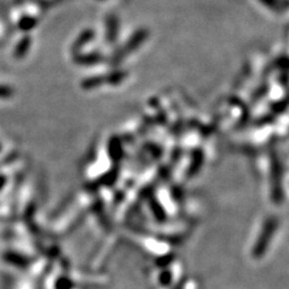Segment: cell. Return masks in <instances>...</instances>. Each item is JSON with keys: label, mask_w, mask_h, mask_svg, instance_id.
Segmentation results:
<instances>
[{"label": "cell", "mask_w": 289, "mask_h": 289, "mask_svg": "<svg viewBox=\"0 0 289 289\" xmlns=\"http://www.w3.org/2000/svg\"><path fill=\"white\" fill-rule=\"evenodd\" d=\"M146 37H147V30H144V29H140V30H138L134 35L130 37V40L127 42V45H124L123 53H129V52L137 50L139 46H140L141 43L146 40Z\"/></svg>", "instance_id": "cell-1"}, {"label": "cell", "mask_w": 289, "mask_h": 289, "mask_svg": "<svg viewBox=\"0 0 289 289\" xmlns=\"http://www.w3.org/2000/svg\"><path fill=\"white\" fill-rule=\"evenodd\" d=\"M93 37L94 31L92 30V29H86V30H83L76 39V41L72 43V52H74V53L79 52L83 46H86L87 43L91 42L92 40H93Z\"/></svg>", "instance_id": "cell-2"}, {"label": "cell", "mask_w": 289, "mask_h": 289, "mask_svg": "<svg viewBox=\"0 0 289 289\" xmlns=\"http://www.w3.org/2000/svg\"><path fill=\"white\" fill-rule=\"evenodd\" d=\"M106 39L108 41L111 43L116 40V37L118 35V21L115 16H109L106 19Z\"/></svg>", "instance_id": "cell-3"}, {"label": "cell", "mask_w": 289, "mask_h": 289, "mask_svg": "<svg viewBox=\"0 0 289 289\" xmlns=\"http://www.w3.org/2000/svg\"><path fill=\"white\" fill-rule=\"evenodd\" d=\"M30 46H31V37L29 35L24 36L21 40V41H19L16 45V48H14V52H13V56L16 57L17 59H22V58L28 53Z\"/></svg>", "instance_id": "cell-4"}, {"label": "cell", "mask_w": 289, "mask_h": 289, "mask_svg": "<svg viewBox=\"0 0 289 289\" xmlns=\"http://www.w3.org/2000/svg\"><path fill=\"white\" fill-rule=\"evenodd\" d=\"M101 60L100 54H77L75 56V62L79 63V64L86 65V64H94V63H99Z\"/></svg>", "instance_id": "cell-5"}, {"label": "cell", "mask_w": 289, "mask_h": 289, "mask_svg": "<svg viewBox=\"0 0 289 289\" xmlns=\"http://www.w3.org/2000/svg\"><path fill=\"white\" fill-rule=\"evenodd\" d=\"M37 19L35 17L31 16H23L21 19L18 21V28L23 31H30L31 29H34L37 25Z\"/></svg>", "instance_id": "cell-6"}, {"label": "cell", "mask_w": 289, "mask_h": 289, "mask_svg": "<svg viewBox=\"0 0 289 289\" xmlns=\"http://www.w3.org/2000/svg\"><path fill=\"white\" fill-rule=\"evenodd\" d=\"M7 262L12 263V264L17 265V267H25L28 264V260L24 258V257L18 256L16 253H8L6 256Z\"/></svg>", "instance_id": "cell-7"}, {"label": "cell", "mask_w": 289, "mask_h": 289, "mask_svg": "<svg viewBox=\"0 0 289 289\" xmlns=\"http://www.w3.org/2000/svg\"><path fill=\"white\" fill-rule=\"evenodd\" d=\"M13 95V89L8 86H0V99H8Z\"/></svg>", "instance_id": "cell-8"}, {"label": "cell", "mask_w": 289, "mask_h": 289, "mask_svg": "<svg viewBox=\"0 0 289 289\" xmlns=\"http://www.w3.org/2000/svg\"><path fill=\"white\" fill-rule=\"evenodd\" d=\"M259 1H262L263 4H264L265 6H268V7H271V8H279L280 7L279 0H259Z\"/></svg>", "instance_id": "cell-9"}, {"label": "cell", "mask_w": 289, "mask_h": 289, "mask_svg": "<svg viewBox=\"0 0 289 289\" xmlns=\"http://www.w3.org/2000/svg\"><path fill=\"white\" fill-rule=\"evenodd\" d=\"M5 183V178L4 177H0V189H1L2 186H4Z\"/></svg>", "instance_id": "cell-10"}, {"label": "cell", "mask_w": 289, "mask_h": 289, "mask_svg": "<svg viewBox=\"0 0 289 289\" xmlns=\"http://www.w3.org/2000/svg\"><path fill=\"white\" fill-rule=\"evenodd\" d=\"M0 149H1V146H0Z\"/></svg>", "instance_id": "cell-11"}]
</instances>
